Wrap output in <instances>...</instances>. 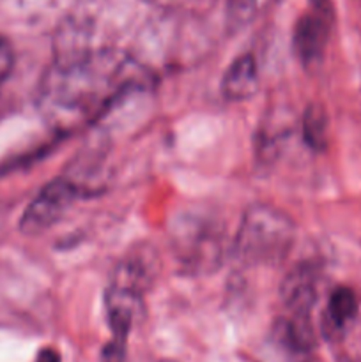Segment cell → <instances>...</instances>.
<instances>
[{
    "label": "cell",
    "instance_id": "cell-13",
    "mask_svg": "<svg viewBox=\"0 0 361 362\" xmlns=\"http://www.w3.org/2000/svg\"><path fill=\"white\" fill-rule=\"evenodd\" d=\"M147 2H152V4H161V6H165V4H168L170 0H147Z\"/></svg>",
    "mask_w": 361,
    "mask_h": 362
},
{
    "label": "cell",
    "instance_id": "cell-6",
    "mask_svg": "<svg viewBox=\"0 0 361 362\" xmlns=\"http://www.w3.org/2000/svg\"><path fill=\"white\" fill-rule=\"evenodd\" d=\"M326 39H328V23L324 16H304L296 28V52L304 66H311L321 59L324 52Z\"/></svg>",
    "mask_w": 361,
    "mask_h": 362
},
{
    "label": "cell",
    "instance_id": "cell-5",
    "mask_svg": "<svg viewBox=\"0 0 361 362\" xmlns=\"http://www.w3.org/2000/svg\"><path fill=\"white\" fill-rule=\"evenodd\" d=\"M258 71L251 55H243L234 60L223 74L222 92L229 101H244L257 94Z\"/></svg>",
    "mask_w": 361,
    "mask_h": 362
},
{
    "label": "cell",
    "instance_id": "cell-1",
    "mask_svg": "<svg viewBox=\"0 0 361 362\" xmlns=\"http://www.w3.org/2000/svg\"><path fill=\"white\" fill-rule=\"evenodd\" d=\"M145 80L147 74L133 59L112 49L57 55L39 85V112L55 129L73 131L99 119Z\"/></svg>",
    "mask_w": 361,
    "mask_h": 362
},
{
    "label": "cell",
    "instance_id": "cell-12",
    "mask_svg": "<svg viewBox=\"0 0 361 362\" xmlns=\"http://www.w3.org/2000/svg\"><path fill=\"white\" fill-rule=\"evenodd\" d=\"M38 362H60V356L52 349H45L39 352Z\"/></svg>",
    "mask_w": 361,
    "mask_h": 362
},
{
    "label": "cell",
    "instance_id": "cell-8",
    "mask_svg": "<svg viewBox=\"0 0 361 362\" xmlns=\"http://www.w3.org/2000/svg\"><path fill=\"white\" fill-rule=\"evenodd\" d=\"M280 339L287 349L297 354H308L315 346V334L310 317H294L280 322Z\"/></svg>",
    "mask_w": 361,
    "mask_h": 362
},
{
    "label": "cell",
    "instance_id": "cell-10",
    "mask_svg": "<svg viewBox=\"0 0 361 362\" xmlns=\"http://www.w3.org/2000/svg\"><path fill=\"white\" fill-rule=\"evenodd\" d=\"M13 66H14L13 49H11L9 42L0 35V88H2V85L6 83V80L9 78L11 71H13Z\"/></svg>",
    "mask_w": 361,
    "mask_h": 362
},
{
    "label": "cell",
    "instance_id": "cell-4",
    "mask_svg": "<svg viewBox=\"0 0 361 362\" xmlns=\"http://www.w3.org/2000/svg\"><path fill=\"white\" fill-rule=\"evenodd\" d=\"M283 306L294 317H310L317 299V276L310 265L292 269L280 286Z\"/></svg>",
    "mask_w": 361,
    "mask_h": 362
},
{
    "label": "cell",
    "instance_id": "cell-3",
    "mask_svg": "<svg viewBox=\"0 0 361 362\" xmlns=\"http://www.w3.org/2000/svg\"><path fill=\"white\" fill-rule=\"evenodd\" d=\"M84 194V189L69 177L50 180L25 209L20 221L21 232L25 235H39L46 232Z\"/></svg>",
    "mask_w": 361,
    "mask_h": 362
},
{
    "label": "cell",
    "instance_id": "cell-2",
    "mask_svg": "<svg viewBox=\"0 0 361 362\" xmlns=\"http://www.w3.org/2000/svg\"><path fill=\"white\" fill-rule=\"evenodd\" d=\"M294 243V223L271 205H251L243 214L232 244V253L243 264H276Z\"/></svg>",
    "mask_w": 361,
    "mask_h": 362
},
{
    "label": "cell",
    "instance_id": "cell-7",
    "mask_svg": "<svg viewBox=\"0 0 361 362\" xmlns=\"http://www.w3.org/2000/svg\"><path fill=\"white\" fill-rule=\"evenodd\" d=\"M357 313V296L354 290L347 286H340L331 293L328 303V313L324 317V332L328 336H335L343 331L347 324Z\"/></svg>",
    "mask_w": 361,
    "mask_h": 362
},
{
    "label": "cell",
    "instance_id": "cell-11",
    "mask_svg": "<svg viewBox=\"0 0 361 362\" xmlns=\"http://www.w3.org/2000/svg\"><path fill=\"white\" fill-rule=\"evenodd\" d=\"M124 359H126V343L112 339V341L103 349V362H124Z\"/></svg>",
    "mask_w": 361,
    "mask_h": 362
},
{
    "label": "cell",
    "instance_id": "cell-9",
    "mask_svg": "<svg viewBox=\"0 0 361 362\" xmlns=\"http://www.w3.org/2000/svg\"><path fill=\"white\" fill-rule=\"evenodd\" d=\"M328 115L324 106L311 103L303 117V136L304 141L314 151H324L328 145Z\"/></svg>",
    "mask_w": 361,
    "mask_h": 362
}]
</instances>
